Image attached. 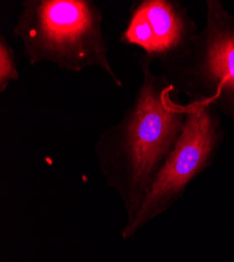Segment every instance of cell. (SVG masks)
<instances>
[{
  "instance_id": "6da1fadb",
  "label": "cell",
  "mask_w": 234,
  "mask_h": 262,
  "mask_svg": "<svg viewBox=\"0 0 234 262\" xmlns=\"http://www.w3.org/2000/svg\"><path fill=\"white\" fill-rule=\"evenodd\" d=\"M141 83L122 118L95 144L99 169L121 200L126 224L137 216L158 171L178 142L187 117L180 95L154 61L139 56Z\"/></svg>"
},
{
  "instance_id": "7a4b0ae2",
  "label": "cell",
  "mask_w": 234,
  "mask_h": 262,
  "mask_svg": "<svg viewBox=\"0 0 234 262\" xmlns=\"http://www.w3.org/2000/svg\"><path fill=\"white\" fill-rule=\"evenodd\" d=\"M13 34L32 67L49 63L63 72L97 68L124 85L110 59L103 13L93 0H25Z\"/></svg>"
},
{
  "instance_id": "3957f363",
  "label": "cell",
  "mask_w": 234,
  "mask_h": 262,
  "mask_svg": "<svg viewBox=\"0 0 234 262\" xmlns=\"http://www.w3.org/2000/svg\"><path fill=\"white\" fill-rule=\"evenodd\" d=\"M161 68L189 104L214 107L234 125V15L222 2L207 0L204 27Z\"/></svg>"
},
{
  "instance_id": "277c9868",
  "label": "cell",
  "mask_w": 234,
  "mask_h": 262,
  "mask_svg": "<svg viewBox=\"0 0 234 262\" xmlns=\"http://www.w3.org/2000/svg\"><path fill=\"white\" fill-rule=\"evenodd\" d=\"M182 134L145 195L135 220L121 229L123 239L134 238L141 229L178 202L189 184L214 163L224 142L225 130L216 108L186 105Z\"/></svg>"
},
{
  "instance_id": "5b68a950",
  "label": "cell",
  "mask_w": 234,
  "mask_h": 262,
  "mask_svg": "<svg viewBox=\"0 0 234 262\" xmlns=\"http://www.w3.org/2000/svg\"><path fill=\"white\" fill-rule=\"evenodd\" d=\"M200 29L178 0H138L132 5L120 42L138 47L160 64L181 52Z\"/></svg>"
},
{
  "instance_id": "8992f818",
  "label": "cell",
  "mask_w": 234,
  "mask_h": 262,
  "mask_svg": "<svg viewBox=\"0 0 234 262\" xmlns=\"http://www.w3.org/2000/svg\"><path fill=\"white\" fill-rule=\"evenodd\" d=\"M20 78L15 53L9 41L0 35V93L4 94L13 81Z\"/></svg>"
}]
</instances>
